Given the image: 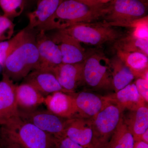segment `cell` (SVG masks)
Instances as JSON below:
<instances>
[{"instance_id":"cell-11","label":"cell","mask_w":148,"mask_h":148,"mask_svg":"<svg viewBox=\"0 0 148 148\" xmlns=\"http://www.w3.org/2000/svg\"><path fill=\"white\" fill-rule=\"evenodd\" d=\"M14 83L3 74L0 81V126L19 116L15 99Z\"/></svg>"},{"instance_id":"cell-3","label":"cell","mask_w":148,"mask_h":148,"mask_svg":"<svg viewBox=\"0 0 148 148\" xmlns=\"http://www.w3.org/2000/svg\"><path fill=\"white\" fill-rule=\"evenodd\" d=\"M31 31L7 58L2 66L3 75L14 83L24 79L31 72L39 67L36 36Z\"/></svg>"},{"instance_id":"cell-2","label":"cell","mask_w":148,"mask_h":148,"mask_svg":"<svg viewBox=\"0 0 148 148\" xmlns=\"http://www.w3.org/2000/svg\"><path fill=\"white\" fill-rule=\"evenodd\" d=\"M0 140L25 148H56V138L18 116L0 126Z\"/></svg>"},{"instance_id":"cell-22","label":"cell","mask_w":148,"mask_h":148,"mask_svg":"<svg viewBox=\"0 0 148 148\" xmlns=\"http://www.w3.org/2000/svg\"><path fill=\"white\" fill-rule=\"evenodd\" d=\"M113 90L115 92L131 83L135 79L134 75L129 68L116 55L110 59Z\"/></svg>"},{"instance_id":"cell-24","label":"cell","mask_w":148,"mask_h":148,"mask_svg":"<svg viewBox=\"0 0 148 148\" xmlns=\"http://www.w3.org/2000/svg\"><path fill=\"white\" fill-rule=\"evenodd\" d=\"M110 148H133L135 145L133 135L122 119L120 121L110 141Z\"/></svg>"},{"instance_id":"cell-14","label":"cell","mask_w":148,"mask_h":148,"mask_svg":"<svg viewBox=\"0 0 148 148\" xmlns=\"http://www.w3.org/2000/svg\"><path fill=\"white\" fill-rule=\"evenodd\" d=\"M44 104L51 113L65 119L75 116L77 109L74 95L58 91L45 96Z\"/></svg>"},{"instance_id":"cell-20","label":"cell","mask_w":148,"mask_h":148,"mask_svg":"<svg viewBox=\"0 0 148 148\" xmlns=\"http://www.w3.org/2000/svg\"><path fill=\"white\" fill-rule=\"evenodd\" d=\"M14 93L19 110H33L44 104L45 97L31 85L26 83L15 85Z\"/></svg>"},{"instance_id":"cell-35","label":"cell","mask_w":148,"mask_h":148,"mask_svg":"<svg viewBox=\"0 0 148 148\" xmlns=\"http://www.w3.org/2000/svg\"><path fill=\"white\" fill-rule=\"evenodd\" d=\"M98 148H110V142H109L108 143H106L105 145H103L99 147Z\"/></svg>"},{"instance_id":"cell-26","label":"cell","mask_w":148,"mask_h":148,"mask_svg":"<svg viewBox=\"0 0 148 148\" xmlns=\"http://www.w3.org/2000/svg\"><path fill=\"white\" fill-rule=\"evenodd\" d=\"M26 0H0V8L3 15L9 18H14L20 15L23 12Z\"/></svg>"},{"instance_id":"cell-5","label":"cell","mask_w":148,"mask_h":148,"mask_svg":"<svg viewBox=\"0 0 148 148\" xmlns=\"http://www.w3.org/2000/svg\"><path fill=\"white\" fill-rule=\"evenodd\" d=\"M83 83L93 90H114L110 59L103 53L90 52L84 61Z\"/></svg>"},{"instance_id":"cell-34","label":"cell","mask_w":148,"mask_h":148,"mask_svg":"<svg viewBox=\"0 0 148 148\" xmlns=\"http://www.w3.org/2000/svg\"><path fill=\"white\" fill-rule=\"evenodd\" d=\"M140 141H143L144 143L148 144V129L142 135Z\"/></svg>"},{"instance_id":"cell-31","label":"cell","mask_w":148,"mask_h":148,"mask_svg":"<svg viewBox=\"0 0 148 148\" xmlns=\"http://www.w3.org/2000/svg\"><path fill=\"white\" fill-rule=\"evenodd\" d=\"M0 148H25L16 143L7 140H0Z\"/></svg>"},{"instance_id":"cell-1","label":"cell","mask_w":148,"mask_h":148,"mask_svg":"<svg viewBox=\"0 0 148 148\" xmlns=\"http://www.w3.org/2000/svg\"><path fill=\"white\" fill-rule=\"evenodd\" d=\"M108 4L98 5L78 0H64L55 13L38 31L61 30L74 24L92 23L102 19Z\"/></svg>"},{"instance_id":"cell-15","label":"cell","mask_w":148,"mask_h":148,"mask_svg":"<svg viewBox=\"0 0 148 148\" xmlns=\"http://www.w3.org/2000/svg\"><path fill=\"white\" fill-rule=\"evenodd\" d=\"M74 95L77 109L76 116L86 119H92L108 102L106 96L88 91H82Z\"/></svg>"},{"instance_id":"cell-30","label":"cell","mask_w":148,"mask_h":148,"mask_svg":"<svg viewBox=\"0 0 148 148\" xmlns=\"http://www.w3.org/2000/svg\"><path fill=\"white\" fill-rule=\"evenodd\" d=\"M56 148H84L66 136L56 138Z\"/></svg>"},{"instance_id":"cell-17","label":"cell","mask_w":148,"mask_h":148,"mask_svg":"<svg viewBox=\"0 0 148 148\" xmlns=\"http://www.w3.org/2000/svg\"><path fill=\"white\" fill-rule=\"evenodd\" d=\"M106 96L119 106L123 112L125 110H136L147 104L138 92L134 83H131L117 92Z\"/></svg>"},{"instance_id":"cell-7","label":"cell","mask_w":148,"mask_h":148,"mask_svg":"<svg viewBox=\"0 0 148 148\" xmlns=\"http://www.w3.org/2000/svg\"><path fill=\"white\" fill-rule=\"evenodd\" d=\"M107 99L108 102L105 107L90 119L92 138L89 148H98L108 143L121 119L123 111L116 103Z\"/></svg>"},{"instance_id":"cell-25","label":"cell","mask_w":148,"mask_h":148,"mask_svg":"<svg viewBox=\"0 0 148 148\" xmlns=\"http://www.w3.org/2000/svg\"><path fill=\"white\" fill-rule=\"evenodd\" d=\"M30 30L26 28L21 30L10 39L0 42V65L2 66L7 58L21 43Z\"/></svg>"},{"instance_id":"cell-19","label":"cell","mask_w":148,"mask_h":148,"mask_svg":"<svg viewBox=\"0 0 148 148\" xmlns=\"http://www.w3.org/2000/svg\"><path fill=\"white\" fill-rule=\"evenodd\" d=\"M128 111L125 114L123 113V120L133 135L135 142L140 141L142 135L148 129L147 104Z\"/></svg>"},{"instance_id":"cell-36","label":"cell","mask_w":148,"mask_h":148,"mask_svg":"<svg viewBox=\"0 0 148 148\" xmlns=\"http://www.w3.org/2000/svg\"><path fill=\"white\" fill-rule=\"evenodd\" d=\"M30 1H36V0H30Z\"/></svg>"},{"instance_id":"cell-28","label":"cell","mask_w":148,"mask_h":148,"mask_svg":"<svg viewBox=\"0 0 148 148\" xmlns=\"http://www.w3.org/2000/svg\"><path fill=\"white\" fill-rule=\"evenodd\" d=\"M148 16H147L137 27L132 29L130 33L139 38L148 40Z\"/></svg>"},{"instance_id":"cell-13","label":"cell","mask_w":148,"mask_h":148,"mask_svg":"<svg viewBox=\"0 0 148 148\" xmlns=\"http://www.w3.org/2000/svg\"><path fill=\"white\" fill-rule=\"evenodd\" d=\"M64 134L84 148H89L92 138L91 120L76 116L66 119Z\"/></svg>"},{"instance_id":"cell-32","label":"cell","mask_w":148,"mask_h":148,"mask_svg":"<svg viewBox=\"0 0 148 148\" xmlns=\"http://www.w3.org/2000/svg\"><path fill=\"white\" fill-rule=\"evenodd\" d=\"M133 148H148V144L139 141L135 142Z\"/></svg>"},{"instance_id":"cell-9","label":"cell","mask_w":148,"mask_h":148,"mask_svg":"<svg viewBox=\"0 0 148 148\" xmlns=\"http://www.w3.org/2000/svg\"><path fill=\"white\" fill-rule=\"evenodd\" d=\"M50 37L60 49L63 64L83 63L90 53L86 51L78 40L62 30H57Z\"/></svg>"},{"instance_id":"cell-12","label":"cell","mask_w":148,"mask_h":148,"mask_svg":"<svg viewBox=\"0 0 148 148\" xmlns=\"http://www.w3.org/2000/svg\"><path fill=\"white\" fill-rule=\"evenodd\" d=\"M84 63L61 64L52 71L64 92L75 95L77 87L82 83Z\"/></svg>"},{"instance_id":"cell-16","label":"cell","mask_w":148,"mask_h":148,"mask_svg":"<svg viewBox=\"0 0 148 148\" xmlns=\"http://www.w3.org/2000/svg\"><path fill=\"white\" fill-rule=\"evenodd\" d=\"M23 82L31 85L45 97L58 91L64 92L54 74L49 71L34 70L24 79Z\"/></svg>"},{"instance_id":"cell-33","label":"cell","mask_w":148,"mask_h":148,"mask_svg":"<svg viewBox=\"0 0 148 148\" xmlns=\"http://www.w3.org/2000/svg\"><path fill=\"white\" fill-rule=\"evenodd\" d=\"M93 3L99 5H106L113 0H91Z\"/></svg>"},{"instance_id":"cell-27","label":"cell","mask_w":148,"mask_h":148,"mask_svg":"<svg viewBox=\"0 0 148 148\" xmlns=\"http://www.w3.org/2000/svg\"><path fill=\"white\" fill-rule=\"evenodd\" d=\"M15 25L10 18L0 14V42L10 39L13 36Z\"/></svg>"},{"instance_id":"cell-18","label":"cell","mask_w":148,"mask_h":148,"mask_svg":"<svg viewBox=\"0 0 148 148\" xmlns=\"http://www.w3.org/2000/svg\"><path fill=\"white\" fill-rule=\"evenodd\" d=\"M36 8L27 14L29 30L38 29L42 26L55 13L64 0H37Z\"/></svg>"},{"instance_id":"cell-10","label":"cell","mask_w":148,"mask_h":148,"mask_svg":"<svg viewBox=\"0 0 148 148\" xmlns=\"http://www.w3.org/2000/svg\"><path fill=\"white\" fill-rule=\"evenodd\" d=\"M36 44L39 57V69L52 71L62 64V55L58 45L43 31H38L36 36Z\"/></svg>"},{"instance_id":"cell-4","label":"cell","mask_w":148,"mask_h":148,"mask_svg":"<svg viewBox=\"0 0 148 148\" xmlns=\"http://www.w3.org/2000/svg\"><path fill=\"white\" fill-rule=\"evenodd\" d=\"M147 12V0H113L107 4L102 19L112 27L133 29Z\"/></svg>"},{"instance_id":"cell-23","label":"cell","mask_w":148,"mask_h":148,"mask_svg":"<svg viewBox=\"0 0 148 148\" xmlns=\"http://www.w3.org/2000/svg\"><path fill=\"white\" fill-rule=\"evenodd\" d=\"M113 42V47L115 51L140 52L148 56V40L139 38L131 33L125 35Z\"/></svg>"},{"instance_id":"cell-21","label":"cell","mask_w":148,"mask_h":148,"mask_svg":"<svg viewBox=\"0 0 148 148\" xmlns=\"http://www.w3.org/2000/svg\"><path fill=\"white\" fill-rule=\"evenodd\" d=\"M116 51V55L131 70L135 78L148 79V56L140 52Z\"/></svg>"},{"instance_id":"cell-6","label":"cell","mask_w":148,"mask_h":148,"mask_svg":"<svg viewBox=\"0 0 148 148\" xmlns=\"http://www.w3.org/2000/svg\"><path fill=\"white\" fill-rule=\"evenodd\" d=\"M106 22L79 23L61 30L81 43L101 45L114 42L124 36L123 32Z\"/></svg>"},{"instance_id":"cell-8","label":"cell","mask_w":148,"mask_h":148,"mask_svg":"<svg viewBox=\"0 0 148 148\" xmlns=\"http://www.w3.org/2000/svg\"><path fill=\"white\" fill-rule=\"evenodd\" d=\"M18 115L21 119L32 123L55 138L58 139L65 136L66 119L56 115L48 110L18 109Z\"/></svg>"},{"instance_id":"cell-29","label":"cell","mask_w":148,"mask_h":148,"mask_svg":"<svg viewBox=\"0 0 148 148\" xmlns=\"http://www.w3.org/2000/svg\"><path fill=\"white\" fill-rule=\"evenodd\" d=\"M138 92L145 100L148 102V79L142 78H138L134 82Z\"/></svg>"}]
</instances>
